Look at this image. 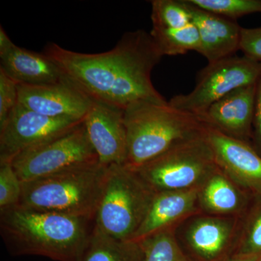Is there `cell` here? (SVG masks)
<instances>
[{
    "mask_svg": "<svg viewBox=\"0 0 261 261\" xmlns=\"http://www.w3.org/2000/svg\"><path fill=\"white\" fill-rule=\"evenodd\" d=\"M42 53L93 100L122 110L136 101L168 102L151 81V73L163 55L145 31L125 33L114 48L106 53H76L49 43Z\"/></svg>",
    "mask_w": 261,
    "mask_h": 261,
    "instance_id": "cell-1",
    "label": "cell"
},
{
    "mask_svg": "<svg viewBox=\"0 0 261 261\" xmlns=\"http://www.w3.org/2000/svg\"><path fill=\"white\" fill-rule=\"evenodd\" d=\"M95 219L15 206L0 211V233L14 255L82 261Z\"/></svg>",
    "mask_w": 261,
    "mask_h": 261,
    "instance_id": "cell-2",
    "label": "cell"
},
{
    "mask_svg": "<svg viewBox=\"0 0 261 261\" xmlns=\"http://www.w3.org/2000/svg\"><path fill=\"white\" fill-rule=\"evenodd\" d=\"M127 134L123 166L137 171L175 145L205 132L199 116L170 106L136 101L124 110Z\"/></svg>",
    "mask_w": 261,
    "mask_h": 261,
    "instance_id": "cell-3",
    "label": "cell"
},
{
    "mask_svg": "<svg viewBox=\"0 0 261 261\" xmlns=\"http://www.w3.org/2000/svg\"><path fill=\"white\" fill-rule=\"evenodd\" d=\"M108 170V166L95 161L23 182L18 206L95 219Z\"/></svg>",
    "mask_w": 261,
    "mask_h": 261,
    "instance_id": "cell-4",
    "label": "cell"
},
{
    "mask_svg": "<svg viewBox=\"0 0 261 261\" xmlns=\"http://www.w3.org/2000/svg\"><path fill=\"white\" fill-rule=\"evenodd\" d=\"M155 195L137 172L123 165L108 166L95 216L97 227L121 240H132Z\"/></svg>",
    "mask_w": 261,
    "mask_h": 261,
    "instance_id": "cell-5",
    "label": "cell"
},
{
    "mask_svg": "<svg viewBox=\"0 0 261 261\" xmlns=\"http://www.w3.org/2000/svg\"><path fill=\"white\" fill-rule=\"evenodd\" d=\"M216 166L206 128L135 171L157 193L195 188L203 178L211 177Z\"/></svg>",
    "mask_w": 261,
    "mask_h": 261,
    "instance_id": "cell-6",
    "label": "cell"
},
{
    "mask_svg": "<svg viewBox=\"0 0 261 261\" xmlns=\"http://www.w3.org/2000/svg\"><path fill=\"white\" fill-rule=\"evenodd\" d=\"M261 77V62L243 56H233L210 63L199 72L195 88L168 101L170 106L201 117L226 94L256 84Z\"/></svg>",
    "mask_w": 261,
    "mask_h": 261,
    "instance_id": "cell-7",
    "label": "cell"
},
{
    "mask_svg": "<svg viewBox=\"0 0 261 261\" xmlns=\"http://www.w3.org/2000/svg\"><path fill=\"white\" fill-rule=\"evenodd\" d=\"M95 161L99 159L83 122L76 128L18 154L11 164L22 182H27Z\"/></svg>",
    "mask_w": 261,
    "mask_h": 261,
    "instance_id": "cell-8",
    "label": "cell"
},
{
    "mask_svg": "<svg viewBox=\"0 0 261 261\" xmlns=\"http://www.w3.org/2000/svg\"><path fill=\"white\" fill-rule=\"evenodd\" d=\"M84 121L43 116L18 104L0 128V163L76 128Z\"/></svg>",
    "mask_w": 261,
    "mask_h": 261,
    "instance_id": "cell-9",
    "label": "cell"
},
{
    "mask_svg": "<svg viewBox=\"0 0 261 261\" xmlns=\"http://www.w3.org/2000/svg\"><path fill=\"white\" fill-rule=\"evenodd\" d=\"M18 89L20 106L50 118L84 121L92 102L67 78L47 85L18 84Z\"/></svg>",
    "mask_w": 261,
    "mask_h": 261,
    "instance_id": "cell-10",
    "label": "cell"
},
{
    "mask_svg": "<svg viewBox=\"0 0 261 261\" xmlns=\"http://www.w3.org/2000/svg\"><path fill=\"white\" fill-rule=\"evenodd\" d=\"M84 125L99 162L123 165L127 150L124 110L92 99Z\"/></svg>",
    "mask_w": 261,
    "mask_h": 261,
    "instance_id": "cell-11",
    "label": "cell"
},
{
    "mask_svg": "<svg viewBox=\"0 0 261 261\" xmlns=\"http://www.w3.org/2000/svg\"><path fill=\"white\" fill-rule=\"evenodd\" d=\"M257 84L240 87L226 94L200 118L206 126L246 142L253 124Z\"/></svg>",
    "mask_w": 261,
    "mask_h": 261,
    "instance_id": "cell-12",
    "label": "cell"
},
{
    "mask_svg": "<svg viewBox=\"0 0 261 261\" xmlns=\"http://www.w3.org/2000/svg\"><path fill=\"white\" fill-rule=\"evenodd\" d=\"M184 1L200 36L198 53L205 57L208 63L234 56L240 49L243 27L235 20L200 9L187 0Z\"/></svg>",
    "mask_w": 261,
    "mask_h": 261,
    "instance_id": "cell-13",
    "label": "cell"
},
{
    "mask_svg": "<svg viewBox=\"0 0 261 261\" xmlns=\"http://www.w3.org/2000/svg\"><path fill=\"white\" fill-rule=\"evenodd\" d=\"M207 137L218 166L247 185L261 187V157L255 149L208 126Z\"/></svg>",
    "mask_w": 261,
    "mask_h": 261,
    "instance_id": "cell-14",
    "label": "cell"
},
{
    "mask_svg": "<svg viewBox=\"0 0 261 261\" xmlns=\"http://www.w3.org/2000/svg\"><path fill=\"white\" fill-rule=\"evenodd\" d=\"M0 68L20 84L39 86L59 83L66 79L56 62L44 53L13 46L0 56Z\"/></svg>",
    "mask_w": 261,
    "mask_h": 261,
    "instance_id": "cell-15",
    "label": "cell"
},
{
    "mask_svg": "<svg viewBox=\"0 0 261 261\" xmlns=\"http://www.w3.org/2000/svg\"><path fill=\"white\" fill-rule=\"evenodd\" d=\"M197 196L196 188L155 193L148 212L132 240L138 243L154 233L168 229L170 225L192 211Z\"/></svg>",
    "mask_w": 261,
    "mask_h": 261,
    "instance_id": "cell-16",
    "label": "cell"
},
{
    "mask_svg": "<svg viewBox=\"0 0 261 261\" xmlns=\"http://www.w3.org/2000/svg\"><path fill=\"white\" fill-rule=\"evenodd\" d=\"M142 260L143 252L140 243L113 238L95 225L82 261Z\"/></svg>",
    "mask_w": 261,
    "mask_h": 261,
    "instance_id": "cell-17",
    "label": "cell"
},
{
    "mask_svg": "<svg viewBox=\"0 0 261 261\" xmlns=\"http://www.w3.org/2000/svg\"><path fill=\"white\" fill-rule=\"evenodd\" d=\"M230 234L228 224L221 220L205 219L197 221L190 228V245L201 257L213 259L224 250Z\"/></svg>",
    "mask_w": 261,
    "mask_h": 261,
    "instance_id": "cell-18",
    "label": "cell"
},
{
    "mask_svg": "<svg viewBox=\"0 0 261 261\" xmlns=\"http://www.w3.org/2000/svg\"><path fill=\"white\" fill-rule=\"evenodd\" d=\"M149 34L163 56H178L190 51L198 53L200 50V36L193 23L181 29L152 27Z\"/></svg>",
    "mask_w": 261,
    "mask_h": 261,
    "instance_id": "cell-19",
    "label": "cell"
},
{
    "mask_svg": "<svg viewBox=\"0 0 261 261\" xmlns=\"http://www.w3.org/2000/svg\"><path fill=\"white\" fill-rule=\"evenodd\" d=\"M202 192L205 207L219 213L236 210L240 204V196L236 189L219 173H213Z\"/></svg>",
    "mask_w": 261,
    "mask_h": 261,
    "instance_id": "cell-20",
    "label": "cell"
},
{
    "mask_svg": "<svg viewBox=\"0 0 261 261\" xmlns=\"http://www.w3.org/2000/svg\"><path fill=\"white\" fill-rule=\"evenodd\" d=\"M151 4L152 27L181 29L192 23L190 10L184 0H153Z\"/></svg>",
    "mask_w": 261,
    "mask_h": 261,
    "instance_id": "cell-21",
    "label": "cell"
},
{
    "mask_svg": "<svg viewBox=\"0 0 261 261\" xmlns=\"http://www.w3.org/2000/svg\"><path fill=\"white\" fill-rule=\"evenodd\" d=\"M143 252L142 261H187L172 233L168 229L138 242Z\"/></svg>",
    "mask_w": 261,
    "mask_h": 261,
    "instance_id": "cell-22",
    "label": "cell"
},
{
    "mask_svg": "<svg viewBox=\"0 0 261 261\" xmlns=\"http://www.w3.org/2000/svg\"><path fill=\"white\" fill-rule=\"evenodd\" d=\"M197 8L229 20L261 13V0H187ZM236 21V20H235Z\"/></svg>",
    "mask_w": 261,
    "mask_h": 261,
    "instance_id": "cell-23",
    "label": "cell"
},
{
    "mask_svg": "<svg viewBox=\"0 0 261 261\" xmlns=\"http://www.w3.org/2000/svg\"><path fill=\"white\" fill-rule=\"evenodd\" d=\"M23 192V182L11 163H0V211L18 206Z\"/></svg>",
    "mask_w": 261,
    "mask_h": 261,
    "instance_id": "cell-24",
    "label": "cell"
},
{
    "mask_svg": "<svg viewBox=\"0 0 261 261\" xmlns=\"http://www.w3.org/2000/svg\"><path fill=\"white\" fill-rule=\"evenodd\" d=\"M18 83L0 68V128L18 104Z\"/></svg>",
    "mask_w": 261,
    "mask_h": 261,
    "instance_id": "cell-25",
    "label": "cell"
},
{
    "mask_svg": "<svg viewBox=\"0 0 261 261\" xmlns=\"http://www.w3.org/2000/svg\"><path fill=\"white\" fill-rule=\"evenodd\" d=\"M240 50L247 58L261 62V27L242 29Z\"/></svg>",
    "mask_w": 261,
    "mask_h": 261,
    "instance_id": "cell-26",
    "label": "cell"
},
{
    "mask_svg": "<svg viewBox=\"0 0 261 261\" xmlns=\"http://www.w3.org/2000/svg\"><path fill=\"white\" fill-rule=\"evenodd\" d=\"M261 254V214L254 221L245 242L242 255H257Z\"/></svg>",
    "mask_w": 261,
    "mask_h": 261,
    "instance_id": "cell-27",
    "label": "cell"
},
{
    "mask_svg": "<svg viewBox=\"0 0 261 261\" xmlns=\"http://www.w3.org/2000/svg\"><path fill=\"white\" fill-rule=\"evenodd\" d=\"M255 126V140L257 147L261 150V77L257 84L256 98H255V112L253 124Z\"/></svg>",
    "mask_w": 261,
    "mask_h": 261,
    "instance_id": "cell-28",
    "label": "cell"
},
{
    "mask_svg": "<svg viewBox=\"0 0 261 261\" xmlns=\"http://www.w3.org/2000/svg\"><path fill=\"white\" fill-rule=\"evenodd\" d=\"M14 45V43L12 42L11 39L5 32V29L1 25L0 27V56L9 51Z\"/></svg>",
    "mask_w": 261,
    "mask_h": 261,
    "instance_id": "cell-29",
    "label": "cell"
},
{
    "mask_svg": "<svg viewBox=\"0 0 261 261\" xmlns=\"http://www.w3.org/2000/svg\"><path fill=\"white\" fill-rule=\"evenodd\" d=\"M260 256L257 255H240L228 261H260Z\"/></svg>",
    "mask_w": 261,
    "mask_h": 261,
    "instance_id": "cell-30",
    "label": "cell"
},
{
    "mask_svg": "<svg viewBox=\"0 0 261 261\" xmlns=\"http://www.w3.org/2000/svg\"><path fill=\"white\" fill-rule=\"evenodd\" d=\"M260 261H261V257H260Z\"/></svg>",
    "mask_w": 261,
    "mask_h": 261,
    "instance_id": "cell-31",
    "label": "cell"
}]
</instances>
